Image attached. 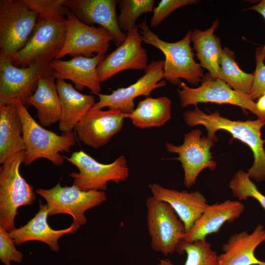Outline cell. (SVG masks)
I'll use <instances>...</instances> for the list:
<instances>
[{
	"mask_svg": "<svg viewBox=\"0 0 265 265\" xmlns=\"http://www.w3.org/2000/svg\"><path fill=\"white\" fill-rule=\"evenodd\" d=\"M38 14L33 31L26 45L10 59L18 67L51 62L62 48L66 36L65 0H24Z\"/></svg>",
	"mask_w": 265,
	"mask_h": 265,
	"instance_id": "6da1fadb",
	"label": "cell"
},
{
	"mask_svg": "<svg viewBox=\"0 0 265 265\" xmlns=\"http://www.w3.org/2000/svg\"><path fill=\"white\" fill-rule=\"evenodd\" d=\"M256 105L259 109L265 113V93L259 98Z\"/></svg>",
	"mask_w": 265,
	"mask_h": 265,
	"instance_id": "d590c367",
	"label": "cell"
},
{
	"mask_svg": "<svg viewBox=\"0 0 265 265\" xmlns=\"http://www.w3.org/2000/svg\"><path fill=\"white\" fill-rule=\"evenodd\" d=\"M105 57V54H96L91 57L75 56L68 60L54 59L51 63L53 75L56 80H71L77 90L87 88L98 95L101 90V81L97 67Z\"/></svg>",
	"mask_w": 265,
	"mask_h": 265,
	"instance_id": "ac0fdd59",
	"label": "cell"
},
{
	"mask_svg": "<svg viewBox=\"0 0 265 265\" xmlns=\"http://www.w3.org/2000/svg\"><path fill=\"white\" fill-rule=\"evenodd\" d=\"M37 18L24 0H0V56L10 60L26 45Z\"/></svg>",
	"mask_w": 265,
	"mask_h": 265,
	"instance_id": "8992f818",
	"label": "cell"
},
{
	"mask_svg": "<svg viewBox=\"0 0 265 265\" xmlns=\"http://www.w3.org/2000/svg\"><path fill=\"white\" fill-rule=\"evenodd\" d=\"M186 124L190 127L202 125L207 131V136L216 142V132L223 130L232 136L246 144L254 156V162L248 170L250 178L257 182L265 181V150L261 131L265 126V121L258 118L255 120H232L222 116L215 110L206 113L197 106L193 110L183 113Z\"/></svg>",
	"mask_w": 265,
	"mask_h": 265,
	"instance_id": "7a4b0ae2",
	"label": "cell"
},
{
	"mask_svg": "<svg viewBox=\"0 0 265 265\" xmlns=\"http://www.w3.org/2000/svg\"><path fill=\"white\" fill-rule=\"evenodd\" d=\"M27 104L37 110L40 124L48 127L59 122L61 108L53 75L42 77L39 80L37 88L27 100Z\"/></svg>",
	"mask_w": 265,
	"mask_h": 265,
	"instance_id": "484cf974",
	"label": "cell"
},
{
	"mask_svg": "<svg viewBox=\"0 0 265 265\" xmlns=\"http://www.w3.org/2000/svg\"><path fill=\"white\" fill-rule=\"evenodd\" d=\"M229 186L233 196L239 201L245 200L249 197L253 198L265 210V195L259 190L247 172L239 170L236 172L231 180Z\"/></svg>",
	"mask_w": 265,
	"mask_h": 265,
	"instance_id": "4dcf8cb0",
	"label": "cell"
},
{
	"mask_svg": "<svg viewBox=\"0 0 265 265\" xmlns=\"http://www.w3.org/2000/svg\"><path fill=\"white\" fill-rule=\"evenodd\" d=\"M186 253L184 265H217L218 255L212 249L206 239L192 242L184 240L180 245L178 254ZM157 265H173L168 259H159Z\"/></svg>",
	"mask_w": 265,
	"mask_h": 265,
	"instance_id": "f1b7e54d",
	"label": "cell"
},
{
	"mask_svg": "<svg viewBox=\"0 0 265 265\" xmlns=\"http://www.w3.org/2000/svg\"><path fill=\"white\" fill-rule=\"evenodd\" d=\"M143 42L160 50L165 56L163 79L172 84H179L184 79L193 85L201 82L205 75L202 68L194 59L190 46L191 30L181 40L168 42L161 39L152 31L146 19L138 25Z\"/></svg>",
	"mask_w": 265,
	"mask_h": 265,
	"instance_id": "3957f363",
	"label": "cell"
},
{
	"mask_svg": "<svg viewBox=\"0 0 265 265\" xmlns=\"http://www.w3.org/2000/svg\"><path fill=\"white\" fill-rule=\"evenodd\" d=\"M126 114L118 110L91 109L81 119L75 130L80 140L93 148L102 147L122 129Z\"/></svg>",
	"mask_w": 265,
	"mask_h": 265,
	"instance_id": "2e32d148",
	"label": "cell"
},
{
	"mask_svg": "<svg viewBox=\"0 0 265 265\" xmlns=\"http://www.w3.org/2000/svg\"><path fill=\"white\" fill-rule=\"evenodd\" d=\"M64 157L79 169L78 173L73 172L69 176L73 179V185L81 190L105 191L109 182L118 184L129 176L127 160L124 155L109 164L99 162L81 150L73 153L69 158Z\"/></svg>",
	"mask_w": 265,
	"mask_h": 265,
	"instance_id": "ba28073f",
	"label": "cell"
},
{
	"mask_svg": "<svg viewBox=\"0 0 265 265\" xmlns=\"http://www.w3.org/2000/svg\"><path fill=\"white\" fill-rule=\"evenodd\" d=\"M56 85L61 108L59 130L63 132H71L93 106L95 98L81 93L64 80H56Z\"/></svg>",
	"mask_w": 265,
	"mask_h": 265,
	"instance_id": "603a6c76",
	"label": "cell"
},
{
	"mask_svg": "<svg viewBox=\"0 0 265 265\" xmlns=\"http://www.w3.org/2000/svg\"><path fill=\"white\" fill-rule=\"evenodd\" d=\"M244 209L243 204L237 200L209 205L191 230L186 233L184 240L192 242L206 239L208 235L217 232L225 223L238 218Z\"/></svg>",
	"mask_w": 265,
	"mask_h": 265,
	"instance_id": "44dd1931",
	"label": "cell"
},
{
	"mask_svg": "<svg viewBox=\"0 0 265 265\" xmlns=\"http://www.w3.org/2000/svg\"><path fill=\"white\" fill-rule=\"evenodd\" d=\"M261 51V47L256 50V66L253 73L254 78L252 89L248 95L254 101L265 93V64Z\"/></svg>",
	"mask_w": 265,
	"mask_h": 265,
	"instance_id": "836d02e7",
	"label": "cell"
},
{
	"mask_svg": "<svg viewBox=\"0 0 265 265\" xmlns=\"http://www.w3.org/2000/svg\"><path fill=\"white\" fill-rule=\"evenodd\" d=\"M23 125L16 103L0 104V163L25 151Z\"/></svg>",
	"mask_w": 265,
	"mask_h": 265,
	"instance_id": "d4e9b609",
	"label": "cell"
},
{
	"mask_svg": "<svg viewBox=\"0 0 265 265\" xmlns=\"http://www.w3.org/2000/svg\"><path fill=\"white\" fill-rule=\"evenodd\" d=\"M202 134L199 129H193L185 134L182 145L165 144L168 152L178 155L175 159L181 162L184 172V184L188 188L195 184L203 170H214L216 167V162L210 151L216 142L207 136H202Z\"/></svg>",
	"mask_w": 265,
	"mask_h": 265,
	"instance_id": "7c38bea8",
	"label": "cell"
},
{
	"mask_svg": "<svg viewBox=\"0 0 265 265\" xmlns=\"http://www.w3.org/2000/svg\"><path fill=\"white\" fill-rule=\"evenodd\" d=\"M49 210L47 205L40 203L39 210L26 225L9 232L15 244L19 245L30 240H38L47 244L51 250L57 252L59 250V238L67 234H74L80 225L73 222L68 228L55 230L47 223Z\"/></svg>",
	"mask_w": 265,
	"mask_h": 265,
	"instance_id": "7402d4cb",
	"label": "cell"
},
{
	"mask_svg": "<svg viewBox=\"0 0 265 265\" xmlns=\"http://www.w3.org/2000/svg\"><path fill=\"white\" fill-rule=\"evenodd\" d=\"M146 223L153 250L165 256L178 253L186 230L184 224L167 203L148 197L145 202Z\"/></svg>",
	"mask_w": 265,
	"mask_h": 265,
	"instance_id": "52a82bcc",
	"label": "cell"
},
{
	"mask_svg": "<svg viewBox=\"0 0 265 265\" xmlns=\"http://www.w3.org/2000/svg\"><path fill=\"white\" fill-rule=\"evenodd\" d=\"M177 93L183 107L203 103L229 104L247 110L265 121V113L259 109L248 95L234 90L221 80L212 79L208 73L198 87L192 88L181 82Z\"/></svg>",
	"mask_w": 265,
	"mask_h": 265,
	"instance_id": "9c48e42d",
	"label": "cell"
},
{
	"mask_svg": "<svg viewBox=\"0 0 265 265\" xmlns=\"http://www.w3.org/2000/svg\"><path fill=\"white\" fill-rule=\"evenodd\" d=\"M219 64L222 80L232 89L249 95L252 87L254 74L242 71L236 61L235 53L228 48L222 49Z\"/></svg>",
	"mask_w": 265,
	"mask_h": 265,
	"instance_id": "83f0119b",
	"label": "cell"
},
{
	"mask_svg": "<svg viewBox=\"0 0 265 265\" xmlns=\"http://www.w3.org/2000/svg\"><path fill=\"white\" fill-rule=\"evenodd\" d=\"M198 0H161L153 9L150 21L151 27H156L177 9L185 6L195 4Z\"/></svg>",
	"mask_w": 265,
	"mask_h": 265,
	"instance_id": "1f68e13d",
	"label": "cell"
},
{
	"mask_svg": "<svg viewBox=\"0 0 265 265\" xmlns=\"http://www.w3.org/2000/svg\"><path fill=\"white\" fill-rule=\"evenodd\" d=\"M265 241V229L258 224L251 233L243 231L231 235L222 246L217 265H265L255 255L257 247Z\"/></svg>",
	"mask_w": 265,
	"mask_h": 265,
	"instance_id": "ffe728a7",
	"label": "cell"
},
{
	"mask_svg": "<svg viewBox=\"0 0 265 265\" xmlns=\"http://www.w3.org/2000/svg\"><path fill=\"white\" fill-rule=\"evenodd\" d=\"M36 192L46 200L49 215L69 214L73 217V222L80 226L86 223V211L100 205L107 200L104 191H83L73 185L62 186L59 183L51 189L39 188Z\"/></svg>",
	"mask_w": 265,
	"mask_h": 265,
	"instance_id": "8fae6325",
	"label": "cell"
},
{
	"mask_svg": "<svg viewBox=\"0 0 265 265\" xmlns=\"http://www.w3.org/2000/svg\"><path fill=\"white\" fill-rule=\"evenodd\" d=\"M124 42L106 56L97 67L102 82L105 81L125 70H145L148 56L142 47V36L137 25L129 30Z\"/></svg>",
	"mask_w": 265,
	"mask_h": 265,
	"instance_id": "9a60e30c",
	"label": "cell"
},
{
	"mask_svg": "<svg viewBox=\"0 0 265 265\" xmlns=\"http://www.w3.org/2000/svg\"><path fill=\"white\" fill-rule=\"evenodd\" d=\"M25 156V151L20 152L0 168V226L8 232L15 229L18 209L32 204L36 199L33 186L20 173Z\"/></svg>",
	"mask_w": 265,
	"mask_h": 265,
	"instance_id": "5b68a950",
	"label": "cell"
},
{
	"mask_svg": "<svg viewBox=\"0 0 265 265\" xmlns=\"http://www.w3.org/2000/svg\"><path fill=\"white\" fill-rule=\"evenodd\" d=\"M218 26L217 19L205 30L195 28L191 31L190 39L201 67L208 70L212 79L222 80L219 61L223 48L220 39L214 34Z\"/></svg>",
	"mask_w": 265,
	"mask_h": 265,
	"instance_id": "cb8c5ba5",
	"label": "cell"
},
{
	"mask_svg": "<svg viewBox=\"0 0 265 265\" xmlns=\"http://www.w3.org/2000/svg\"><path fill=\"white\" fill-rule=\"evenodd\" d=\"M15 103L23 125L26 148L23 163L27 166L43 158L55 165H62L65 158L60 153L70 152L76 142L75 133L71 131L60 135L43 128L32 118L26 106L19 101Z\"/></svg>",
	"mask_w": 265,
	"mask_h": 265,
	"instance_id": "277c9868",
	"label": "cell"
},
{
	"mask_svg": "<svg viewBox=\"0 0 265 265\" xmlns=\"http://www.w3.org/2000/svg\"><path fill=\"white\" fill-rule=\"evenodd\" d=\"M171 106V100L166 96L146 97L132 112L126 114V118L140 129L159 127L170 119Z\"/></svg>",
	"mask_w": 265,
	"mask_h": 265,
	"instance_id": "4316f807",
	"label": "cell"
},
{
	"mask_svg": "<svg viewBox=\"0 0 265 265\" xmlns=\"http://www.w3.org/2000/svg\"><path fill=\"white\" fill-rule=\"evenodd\" d=\"M149 187L152 196L171 207L184 224L186 233L191 230L209 206L205 196L198 191H178L157 183L150 184Z\"/></svg>",
	"mask_w": 265,
	"mask_h": 265,
	"instance_id": "d6986e66",
	"label": "cell"
},
{
	"mask_svg": "<svg viewBox=\"0 0 265 265\" xmlns=\"http://www.w3.org/2000/svg\"><path fill=\"white\" fill-rule=\"evenodd\" d=\"M164 60H154L144 70V75L134 83L126 87L118 88L110 94L99 93V101L92 108L118 110L125 114L134 109V100L140 96H150L155 89L166 84L163 79Z\"/></svg>",
	"mask_w": 265,
	"mask_h": 265,
	"instance_id": "5bb4252c",
	"label": "cell"
},
{
	"mask_svg": "<svg viewBox=\"0 0 265 265\" xmlns=\"http://www.w3.org/2000/svg\"><path fill=\"white\" fill-rule=\"evenodd\" d=\"M252 10L260 13L265 20V0H261L258 4L252 6L246 10ZM262 54L264 60H265V44L262 48Z\"/></svg>",
	"mask_w": 265,
	"mask_h": 265,
	"instance_id": "e575fe53",
	"label": "cell"
},
{
	"mask_svg": "<svg viewBox=\"0 0 265 265\" xmlns=\"http://www.w3.org/2000/svg\"><path fill=\"white\" fill-rule=\"evenodd\" d=\"M154 0H118L120 13L118 23L120 29L128 32L137 25L136 22L141 15L153 12Z\"/></svg>",
	"mask_w": 265,
	"mask_h": 265,
	"instance_id": "f546056e",
	"label": "cell"
},
{
	"mask_svg": "<svg viewBox=\"0 0 265 265\" xmlns=\"http://www.w3.org/2000/svg\"><path fill=\"white\" fill-rule=\"evenodd\" d=\"M66 32L63 46L54 59L66 55L105 54L113 41L112 35L103 27L87 25L69 11L66 16Z\"/></svg>",
	"mask_w": 265,
	"mask_h": 265,
	"instance_id": "4fadbf2b",
	"label": "cell"
},
{
	"mask_svg": "<svg viewBox=\"0 0 265 265\" xmlns=\"http://www.w3.org/2000/svg\"><path fill=\"white\" fill-rule=\"evenodd\" d=\"M9 232L0 226V260L4 265H11V262L21 263L23 255L14 244Z\"/></svg>",
	"mask_w": 265,
	"mask_h": 265,
	"instance_id": "d6a6232c",
	"label": "cell"
},
{
	"mask_svg": "<svg viewBox=\"0 0 265 265\" xmlns=\"http://www.w3.org/2000/svg\"><path fill=\"white\" fill-rule=\"evenodd\" d=\"M64 5L82 22L97 24L107 30L113 36L117 47L126 38L120 28L116 14L117 0H65Z\"/></svg>",
	"mask_w": 265,
	"mask_h": 265,
	"instance_id": "e0dca14e",
	"label": "cell"
},
{
	"mask_svg": "<svg viewBox=\"0 0 265 265\" xmlns=\"http://www.w3.org/2000/svg\"><path fill=\"white\" fill-rule=\"evenodd\" d=\"M51 63L18 67L9 59L0 56V104H15L19 101L26 106L27 100L35 91L40 79L53 74Z\"/></svg>",
	"mask_w": 265,
	"mask_h": 265,
	"instance_id": "30bf717a",
	"label": "cell"
}]
</instances>
